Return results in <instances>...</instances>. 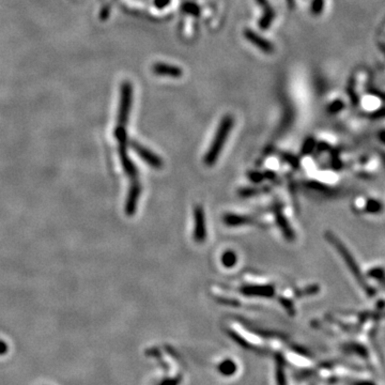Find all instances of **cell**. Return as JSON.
<instances>
[{
	"instance_id": "cell-1",
	"label": "cell",
	"mask_w": 385,
	"mask_h": 385,
	"mask_svg": "<svg viewBox=\"0 0 385 385\" xmlns=\"http://www.w3.org/2000/svg\"><path fill=\"white\" fill-rule=\"evenodd\" d=\"M326 240L336 248L338 254H340V255L342 256V258L344 259L346 266H348V268L350 270V272L354 276V278L358 280V284H360L362 288L365 290L367 294L372 296L374 294L372 288L369 286L368 282H366L365 277L363 274H362V271H360V268H358L356 259H354V257L352 256V254L349 252V250L346 248V246L334 234L330 232V231L326 232Z\"/></svg>"
},
{
	"instance_id": "cell-2",
	"label": "cell",
	"mask_w": 385,
	"mask_h": 385,
	"mask_svg": "<svg viewBox=\"0 0 385 385\" xmlns=\"http://www.w3.org/2000/svg\"><path fill=\"white\" fill-rule=\"evenodd\" d=\"M234 118L231 116H226L222 119L220 124L218 128L216 135H215V138L213 140L210 149L208 150L206 156H204V165L206 166H213L220 156L222 149L224 148V144L227 140V137L230 133V130H232L234 126Z\"/></svg>"
},
{
	"instance_id": "cell-3",
	"label": "cell",
	"mask_w": 385,
	"mask_h": 385,
	"mask_svg": "<svg viewBox=\"0 0 385 385\" xmlns=\"http://www.w3.org/2000/svg\"><path fill=\"white\" fill-rule=\"evenodd\" d=\"M133 98V88L132 84L128 82H124L121 86V100H120V108L118 121L119 124L124 126L128 122L130 106H132Z\"/></svg>"
},
{
	"instance_id": "cell-4",
	"label": "cell",
	"mask_w": 385,
	"mask_h": 385,
	"mask_svg": "<svg viewBox=\"0 0 385 385\" xmlns=\"http://www.w3.org/2000/svg\"><path fill=\"white\" fill-rule=\"evenodd\" d=\"M206 238V225L204 208L198 204L194 209V240L204 243Z\"/></svg>"
},
{
	"instance_id": "cell-5",
	"label": "cell",
	"mask_w": 385,
	"mask_h": 385,
	"mask_svg": "<svg viewBox=\"0 0 385 385\" xmlns=\"http://www.w3.org/2000/svg\"><path fill=\"white\" fill-rule=\"evenodd\" d=\"M130 147H132L133 150L135 152H137L138 156H140L146 162V163L150 165L151 167L160 168L162 166H163V162H162V160L158 156H156V154H154L153 152H151L150 150L142 147V144H137L135 142H130Z\"/></svg>"
},
{
	"instance_id": "cell-6",
	"label": "cell",
	"mask_w": 385,
	"mask_h": 385,
	"mask_svg": "<svg viewBox=\"0 0 385 385\" xmlns=\"http://www.w3.org/2000/svg\"><path fill=\"white\" fill-rule=\"evenodd\" d=\"M140 192H142V186L140 182L137 180H134L132 186H130L126 202V213L128 216H132V215H134L137 208L138 199H140Z\"/></svg>"
},
{
	"instance_id": "cell-7",
	"label": "cell",
	"mask_w": 385,
	"mask_h": 385,
	"mask_svg": "<svg viewBox=\"0 0 385 385\" xmlns=\"http://www.w3.org/2000/svg\"><path fill=\"white\" fill-rule=\"evenodd\" d=\"M241 294L248 296H264V298H272L275 294V289L271 284H248L241 289Z\"/></svg>"
},
{
	"instance_id": "cell-8",
	"label": "cell",
	"mask_w": 385,
	"mask_h": 385,
	"mask_svg": "<svg viewBox=\"0 0 385 385\" xmlns=\"http://www.w3.org/2000/svg\"><path fill=\"white\" fill-rule=\"evenodd\" d=\"M244 36H245V38H248L250 42H252V44L257 46V48H260L262 52H264L266 54L273 52L274 46L271 43H270L268 40H266V38H264L262 36H260L256 32H254L252 30L246 29L245 32H244Z\"/></svg>"
},
{
	"instance_id": "cell-9",
	"label": "cell",
	"mask_w": 385,
	"mask_h": 385,
	"mask_svg": "<svg viewBox=\"0 0 385 385\" xmlns=\"http://www.w3.org/2000/svg\"><path fill=\"white\" fill-rule=\"evenodd\" d=\"M152 71L158 75L170 76V77H174V78H178V77H180L183 74L180 68L167 64H156L152 66Z\"/></svg>"
},
{
	"instance_id": "cell-10",
	"label": "cell",
	"mask_w": 385,
	"mask_h": 385,
	"mask_svg": "<svg viewBox=\"0 0 385 385\" xmlns=\"http://www.w3.org/2000/svg\"><path fill=\"white\" fill-rule=\"evenodd\" d=\"M275 216H276L277 225H278V227L280 228L284 236L286 238L288 241H294V238H296V234L294 232V230H292L291 226L289 225L287 218L284 216V214L280 211H277Z\"/></svg>"
},
{
	"instance_id": "cell-11",
	"label": "cell",
	"mask_w": 385,
	"mask_h": 385,
	"mask_svg": "<svg viewBox=\"0 0 385 385\" xmlns=\"http://www.w3.org/2000/svg\"><path fill=\"white\" fill-rule=\"evenodd\" d=\"M126 147H119V152H120V158H121V163L123 168H124L126 174L132 178L133 181L136 180L137 178V169L132 163V160H130V158L126 156Z\"/></svg>"
},
{
	"instance_id": "cell-12",
	"label": "cell",
	"mask_w": 385,
	"mask_h": 385,
	"mask_svg": "<svg viewBox=\"0 0 385 385\" xmlns=\"http://www.w3.org/2000/svg\"><path fill=\"white\" fill-rule=\"evenodd\" d=\"M225 224L228 226H242L252 224V220L250 218H246L244 215H236V214H227L224 216Z\"/></svg>"
},
{
	"instance_id": "cell-13",
	"label": "cell",
	"mask_w": 385,
	"mask_h": 385,
	"mask_svg": "<svg viewBox=\"0 0 385 385\" xmlns=\"http://www.w3.org/2000/svg\"><path fill=\"white\" fill-rule=\"evenodd\" d=\"M236 255L232 250H227L222 256V264L225 268H232L236 264Z\"/></svg>"
},
{
	"instance_id": "cell-14",
	"label": "cell",
	"mask_w": 385,
	"mask_h": 385,
	"mask_svg": "<svg viewBox=\"0 0 385 385\" xmlns=\"http://www.w3.org/2000/svg\"><path fill=\"white\" fill-rule=\"evenodd\" d=\"M114 136H116V138H117V140L119 142L120 147H126V148L128 135H126V130H124V126L119 124L117 126V128H116V130H114Z\"/></svg>"
},
{
	"instance_id": "cell-15",
	"label": "cell",
	"mask_w": 385,
	"mask_h": 385,
	"mask_svg": "<svg viewBox=\"0 0 385 385\" xmlns=\"http://www.w3.org/2000/svg\"><path fill=\"white\" fill-rule=\"evenodd\" d=\"M220 372L222 374H224L226 376H229V374H232L234 372H236V365L232 360H225L222 362V363L220 364Z\"/></svg>"
},
{
	"instance_id": "cell-16",
	"label": "cell",
	"mask_w": 385,
	"mask_h": 385,
	"mask_svg": "<svg viewBox=\"0 0 385 385\" xmlns=\"http://www.w3.org/2000/svg\"><path fill=\"white\" fill-rule=\"evenodd\" d=\"M273 18H274V12L272 11L271 8H270V9L266 10L264 18L260 20V27L262 29H268V26L271 25Z\"/></svg>"
},
{
	"instance_id": "cell-17",
	"label": "cell",
	"mask_w": 385,
	"mask_h": 385,
	"mask_svg": "<svg viewBox=\"0 0 385 385\" xmlns=\"http://www.w3.org/2000/svg\"><path fill=\"white\" fill-rule=\"evenodd\" d=\"M346 351H350V352L352 351L353 353L358 354V356H364V358L367 356V351L362 344H349L346 346Z\"/></svg>"
},
{
	"instance_id": "cell-18",
	"label": "cell",
	"mask_w": 385,
	"mask_h": 385,
	"mask_svg": "<svg viewBox=\"0 0 385 385\" xmlns=\"http://www.w3.org/2000/svg\"><path fill=\"white\" fill-rule=\"evenodd\" d=\"M382 204L379 202L378 200H374L370 199L368 200V202L366 204V211L368 213H379L382 210Z\"/></svg>"
},
{
	"instance_id": "cell-19",
	"label": "cell",
	"mask_w": 385,
	"mask_h": 385,
	"mask_svg": "<svg viewBox=\"0 0 385 385\" xmlns=\"http://www.w3.org/2000/svg\"><path fill=\"white\" fill-rule=\"evenodd\" d=\"M314 140H312V138H308V140L304 142L303 144V148H302V154L303 156H307V154H310L312 149L314 148Z\"/></svg>"
},
{
	"instance_id": "cell-20",
	"label": "cell",
	"mask_w": 385,
	"mask_h": 385,
	"mask_svg": "<svg viewBox=\"0 0 385 385\" xmlns=\"http://www.w3.org/2000/svg\"><path fill=\"white\" fill-rule=\"evenodd\" d=\"M183 10H184V11H186V12L190 13V14H192V15H198V14H199L198 6H195V4H184Z\"/></svg>"
},
{
	"instance_id": "cell-21",
	"label": "cell",
	"mask_w": 385,
	"mask_h": 385,
	"mask_svg": "<svg viewBox=\"0 0 385 385\" xmlns=\"http://www.w3.org/2000/svg\"><path fill=\"white\" fill-rule=\"evenodd\" d=\"M250 176L254 182H260L264 180V178H266V174H262L260 172H252L250 174Z\"/></svg>"
},
{
	"instance_id": "cell-22",
	"label": "cell",
	"mask_w": 385,
	"mask_h": 385,
	"mask_svg": "<svg viewBox=\"0 0 385 385\" xmlns=\"http://www.w3.org/2000/svg\"><path fill=\"white\" fill-rule=\"evenodd\" d=\"M170 0H154V6H156L158 9H163L166 6L169 4Z\"/></svg>"
},
{
	"instance_id": "cell-23",
	"label": "cell",
	"mask_w": 385,
	"mask_h": 385,
	"mask_svg": "<svg viewBox=\"0 0 385 385\" xmlns=\"http://www.w3.org/2000/svg\"><path fill=\"white\" fill-rule=\"evenodd\" d=\"M284 160H287L289 162V164H290V165L294 166V167H298V160H296L294 156H292L291 154H284Z\"/></svg>"
},
{
	"instance_id": "cell-24",
	"label": "cell",
	"mask_w": 385,
	"mask_h": 385,
	"mask_svg": "<svg viewBox=\"0 0 385 385\" xmlns=\"http://www.w3.org/2000/svg\"><path fill=\"white\" fill-rule=\"evenodd\" d=\"M321 6H322V0H314L312 4L314 13H319L321 11Z\"/></svg>"
},
{
	"instance_id": "cell-25",
	"label": "cell",
	"mask_w": 385,
	"mask_h": 385,
	"mask_svg": "<svg viewBox=\"0 0 385 385\" xmlns=\"http://www.w3.org/2000/svg\"><path fill=\"white\" fill-rule=\"evenodd\" d=\"M354 385H376V384L370 381H358L354 383Z\"/></svg>"
},
{
	"instance_id": "cell-26",
	"label": "cell",
	"mask_w": 385,
	"mask_h": 385,
	"mask_svg": "<svg viewBox=\"0 0 385 385\" xmlns=\"http://www.w3.org/2000/svg\"><path fill=\"white\" fill-rule=\"evenodd\" d=\"M257 2H259V4H261L262 6H264V8H266V10L270 9V6H268V0H257Z\"/></svg>"
},
{
	"instance_id": "cell-27",
	"label": "cell",
	"mask_w": 385,
	"mask_h": 385,
	"mask_svg": "<svg viewBox=\"0 0 385 385\" xmlns=\"http://www.w3.org/2000/svg\"><path fill=\"white\" fill-rule=\"evenodd\" d=\"M288 2H289V4H294V0H288Z\"/></svg>"
}]
</instances>
